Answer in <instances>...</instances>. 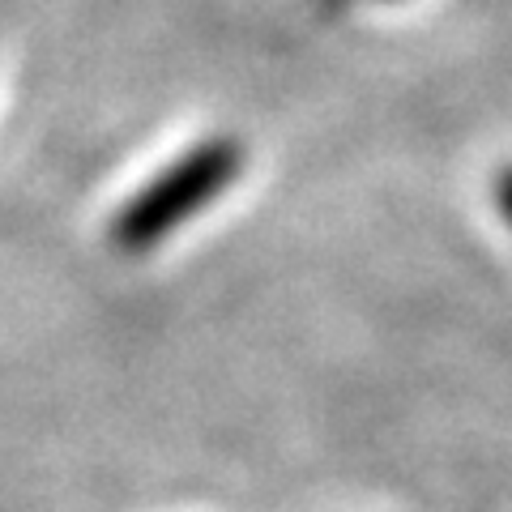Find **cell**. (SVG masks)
Returning a JSON list of instances; mask_svg holds the SVG:
<instances>
[{
	"instance_id": "6da1fadb",
	"label": "cell",
	"mask_w": 512,
	"mask_h": 512,
	"mask_svg": "<svg viewBox=\"0 0 512 512\" xmlns=\"http://www.w3.org/2000/svg\"><path fill=\"white\" fill-rule=\"evenodd\" d=\"M244 146L231 137H210L192 146L184 158H175L167 171L120 205L111 218V239L124 252H150L171 231H180L188 218H197L239 171H244Z\"/></svg>"
},
{
	"instance_id": "7a4b0ae2",
	"label": "cell",
	"mask_w": 512,
	"mask_h": 512,
	"mask_svg": "<svg viewBox=\"0 0 512 512\" xmlns=\"http://www.w3.org/2000/svg\"><path fill=\"white\" fill-rule=\"evenodd\" d=\"M495 205H500V214H504V222L512 227V163L495 175Z\"/></svg>"
}]
</instances>
